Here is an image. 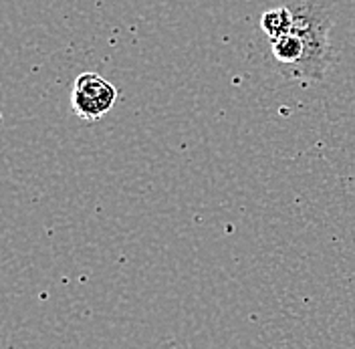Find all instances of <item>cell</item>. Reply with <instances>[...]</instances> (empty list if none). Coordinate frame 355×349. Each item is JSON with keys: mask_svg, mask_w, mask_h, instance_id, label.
Masks as SVG:
<instances>
[{"mask_svg": "<svg viewBox=\"0 0 355 349\" xmlns=\"http://www.w3.org/2000/svg\"><path fill=\"white\" fill-rule=\"evenodd\" d=\"M117 101V89L97 73H83L75 79L71 105L77 117L85 121L101 119Z\"/></svg>", "mask_w": 355, "mask_h": 349, "instance_id": "7a4b0ae2", "label": "cell"}, {"mask_svg": "<svg viewBox=\"0 0 355 349\" xmlns=\"http://www.w3.org/2000/svg\"><path fill=\"white\" fill-rule=\"evenodd\" d=\"M288 6L295 17L291 31L303 44V59L293 79L321 81L331 63V8L325 4V0H295Z\"/></svg>", "mask_w": 355, "mask_h": 349, "instance_id": "6da1fadb", "label": "cell"}, {"mask_svg": "<svg viewBox=\"0 0 355 349\" xmlns=\"http://www.w3.org/2000/svg\"><path fill=\"white\" fill-rule=\"evenodd\" d=\"M293 22H295V17H293L291 6L287 4V6L268 8L263 15V19H261V28H263L266 37L272 41V39H279V37L291 33Z\"/></svg>", "mask_w": 355, "mask_h": 349, "instance_id": "3957f363", "label": "cell"}]
</instances>
